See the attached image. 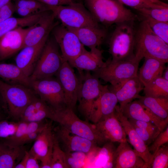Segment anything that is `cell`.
Returning a JSON list of instances; mask_svg holds the SVG:
<instances>
[{"label":"cell","instance_id":"obj_1","mask_svg":"<svg viewBox=\"0 0 168 168\" xmlns=\"http://www.w3.org/2000/svg\"><path fill=\"white\" fill-rule=\"evenodd\" d=\"M49 119L58 123L72 133L90 140L97 145L104 144L108 141L94 124L81 120L74 110L66 106L59 109H53Z\"/></svg>","mask_w":168,"mask_h":168},{"label":"cell","instance_id":"obj_2","mask_svg":"<svg viewBox=\"0 0 168 168\" xmlns=\"http://www.w3.org/2000/svg\"><path fill=\"white\" fill-rule=\"evenodd\" d=\"M135 49V56L140 61L144 58L151 57L168 62V44L143 19L136 30Z\"/></svg>","mask_w":168,"mask_h":168},{"label":"cell","instance_id":"obj_3","mask_svg":"<svg viewBox=\"0 0 168 168\" xmlns=\"http://www.w3.org/2000/svg\"><path fill=\"white\" fill-rule=\"evenodd\" d=\"M87 9L99 23L109 26L114 24L134 21L137 16L116 0H84Z\"/></svg>","mask_w":168,"mask_h":168},{"label":"cell","instance_id":"obj_4","mask_svg":"<svg viewBox=\"0 0 168 168\" xmlns=\"http://www.w3.org/2000/svg\"><path fill=\"white\" fill-rule=\"evenodd\" d=\"M134 21L116 24L109 41V52L114 61L129 59L135 56L136 30Z\"/></svg>","mask_w":168,"mask_h":168},{"label":"cell","instance_id":"obj_5","mask_svg":"<svg viewBox=\"0 0 168 168\" xmlns=\"http://www.w3.org/2000/svg\"><path fill=\"white\" fill-rule=\"evenodd\" d=\"M31 88L6 83L0 79V94L4 107L13 118L20 119L26 107L36 97Z\"/></svg>","mask_w":168,"mask_h":168},{"label":"cell","instance_id":"obj_6","mask_svg":"<svg viewBox=\"0 0 168 168\" xmlns=\"http://www.w3.org/2000/svg\"><path fill=\"white\" fill-rule=\"evenodd\" d=\"M59 48L53 36L49 37L30 77L31 81L56 75L63 61Z\"/></svg>","mask_w":168,"mask_h":168},{"label":"cell","instance_id":"obj_7","mask_svg":"<svg viewBox=\"0 0 168 168\" xmlns=\"http://www.w3.org/2000/svg\"><path fill=\"white\" fill-rule=\"evenodd\" d=\"M49 6L56 18L67 27L77 28L99 26L90 12L81 3L76 2L68 5Z\"/></svg>","mask_w":168,"mask_h":168},{"label":"cell","instance_id":"obj_8","mask_svg":"<svg viewBox=\"0 0 168 168\" xmlns=\"http://www.w3.org/2000/svg\"><path fill=\"white\" fill-rule=\"evenodd\" d=\"M140 60L134 56L126 60L114 61L110 59L105 65L94 71V76L111 85H114L138 76Z\"/></svg>","mask_w":168,"mask_h":168},{"label":"cell","instance_id":"obj_9","mask_svg":"<svg viewBox=\"0 0 168 168\" xmlns=\"http://www.w3.org/2000/svg\"><path fill=\"white\" fill-rule=\"evenodd\" d=\"M79 85L77 95L78 109L88 120L92 108L96 100L99 96L104 85L98 77L91 75L89 71L80 74Z\"/></svg>","mask_w":168,"mask_h":168},{"label":"cell","instance_id":"obj_10","mask_svg":"<svg viewBox=\"0 0 168 168\" xmlns=\"http://www.w3.org/2000/svg\"><path fill=\"white\" fill-rule=\"evenodd\" d=\"M31 82V88L50 107L57 109L66 106L63 91L57 78L52 77Z\"/></svg>","mask_w":168,"mask_h":168},{"label":"cell","instance_id":"obj_11","mask_svg":"<svg viewBox=\"0 0 168 168\" xmlns=\"http://www.w3.org/2000/svg\"><path fill=\"white\" fill-rule=\"evenodd\" d=\"M51 33L60 49L63 61L70 63L82 52L84 46L77 36L62 24L56 25Z\"/></svg>","mask_w":168,"mask_h":168},{"label":"cell","instance_id":"obj_12","mask_svg":"<svg viewBox=\"0 0 168 168\" xmlns=\"http://www.w3.org/2000/svg\"><path fill=\"white\" fill-rule=\"evenodd\" d=\"M73 68L68 62L63 60L56 75L63 91L66 106L74 110L77 101L79 79Z\"/></svg>","mask_w":168,"mask_h":168},{"label":"cell","instance_id":"obj_13","mask_svg":"<svg viewBox=\"0 0 168 168\" xmlns=\"http://www.w3.org/2000/svg\"><path fill=\"white\" fill-rule=\"evenodd\" d=\"M55 130V136L65 152H80L86 154L98 149L93 142L72 133L60 125Z\"/></svg>","mask_w":168,"mask_h":168},{"label":"cell","instance_id":"obj_14","mask_svg":"<svg viewBox=\"0 0 168 168\" xmlns=\"http://www.w3.org/2000/svg\"><path fill=\"white\" fill-rule=\"evenodd\" d=\"M109 90L115 95L121 111L128 103L140 96L139 93L144 86L138 76L108 86Z\"/></svg>","mask_w":168,"mask_h":168},{"label":"cell","instance_id":"obj_15","mask_svg":"<svg viewBox=\"0 0 168 168\" xmlns=\"http://www.w3.org/2000/svg\"><path fill=\"white\" fill-rule=\"evenodd\" d=\"M56 18L54 14L51 10L44 12L39 20L26 33L24 47L35 45L49 37L53 28L59 23L55 21Z\"/></svg>","mask_w":168,"mask_h":168},{"label":"cell","instance_id":"obj_16","mask_svg":"<svg viewBox=\"0 0 168 168\" xmlns=\"http://www.w3.org/2000/svg\"><path fill=\"white\" fill-rule=\"evenodd\" d=\"M117 117L122 125L129 142L138 155L144 161L146 168H150L153 156L149 151L148 147L136 132L133 126L120 111L119 106L117 105L115 110Z\"/></svg>","mask_w":168,"mask_h":168},{"label":"cell","instance_id":"obj_17","mask_svg":"<svg viewBox=\"0 0 168 168\" xmlns=\"http://www.w3.org/2000/svg\"><path fill=\"white\" fill-rule=\"evenodd\" d=\"M32 26L19 27L0 37V61L11 57L24 48L25 37Z\"/></svg>","mask_w":168,"mask_h":168},{"label":"cell","instance_id":"obj_18","mask_svg":"<svg viewBox=\"0 0 168 168\" xmlns=\"http://www.w3.org/2000/svg\"><path fill=\"white\" fill-rule=\"evenodd\" d=\"M121 111L128 119L153 123L161 131L167 126L168 117H159L138 100L132 101Z\"/></svg>","mask_w":168,"mask_h":168},{"label":"cell","instance_id":"obj_19","mask_svg":"<svg viewBox=\"0 0 168 168\" xmlns=\"http://www.w3.org/2000/svg\"><path fill=\"white\" fill-rule=\"evenodd\" d=\"M118 103L115 95L109 90L108 86H104L99 96L94 102L88 120L94 124L97 123L113 113Z\"/></svg>","mask_w":168,"mask_h":168},{"label":"cell","instance_id":"obj_20","mask_svg":"<svg viewBox=\"0 0 168 168\" xmlns=\"http://www.w3.org/2000/svg\"><path fill=\"white\" fill-rule=\"evenodd\" d=\"M94 125L108 141L119 143L127 142L126 134L115 110Z\"/></svg>","mask_w":168,"mask_h":168},{"label":"cell","instance_id":"obj_21","mask_svg":"<svg viewBox=\"0 0 168 168\" xmlns=\"http://www.w3.org/2000/svg\"><path fill=\"white\" fill-rule=\"evenodd\" d=\"M48 38L35 45L24 47L16 56L15 64L27 76L31 75Z\"/></svg>","mask_w":168,"mask_h":168},{"label":"cell","instance_id":"obj_22","mask_svg":"<svg viewBox=\"0 0 168 168\" xmlns=\"http://www.w3.org/2000/svg\"><path fill=\"white\" fill-rule=\"evenodd\" d=\"M106 63V62L103 61L102 50L95 48L88 51L84 47L80 54L69 64L76 68L80 74L83 70L96 71L104 66Z\"/></svg>","mask_w":168,"mask_h":168},{"label":"cell","instance_id":"obj_23","mask_svg":"<svg viewBox=\"0 0 168 168\" xmlns=\"http://www.w3.org/2000/svg\"><path fill=\"white\" fill-rule=\"evenodd\" d=\"M113 168H146L143 160L127 142L120 143L116 149Z\"/></svg>","mask_w":168,"mask_h":168},{"label":"cell","instance_id":"obj_24","mask_svg":"<svg viewBox=\"0 0 168 168\" xmlns=\"http://www.w3.org/2000/svg\"><path fill=\"white\" fill-rule=\"evenodd\" d=\"M54 137L51 124L46 123L35 140L29 152L39 161L46 156L52 154Z\"/></svg>","mask_w":168,"mask_h":168},{"label":"cell","instance_id":"obj_25","mask_svg":"<svg viewBox=\"0 0 168 168\" xmlns=\"http://www.w3.org/2000/svg\"><path fill=\"white\" fill-rule=\"evenodd\" d=\"M67 28L76 35L84 46L90 49L97 48L101 45L107 35L106 31L99 26L77 28Z\"/></svg>","mask_w":168,"mask_h":168},{"label":"cell","instance_id":"obj_26","mask_svg":"<svg viewBox=\"0 0 168 168\" xmlns=\"http://www.w3.org/2000/svg\"><path fill=\"white\" fill-rule=\"evenodd\" d=\"M138 76L144 87L156 78L162 76L165 63L156 58H145Z\"/></svg>","mask_w":168,"mask_h":168},{"label":"cell","instance_id":"obj_27","mask_svg":"<svg viewBox=\"0 0 168 168\" xmlns=\"http://www.w3.org/2000/svg\"><path fill=\"white\" fill-rule=\"evenodd\" d=\"M0 79L9 84L31 88L32 82L30 77L26 75L16 64L0 63Z\"/></svg>","mask_w":168,"mask_h":168},{"label":"cell","instance_id":"obj_28","mask_svg":"<svg viewBox=\"0 0 168 168\" xmlns=\"http://www.w3.org/2000/svg\"><path fill=\"white\" fill-rule=\"evenodd\" d=\"M23 146H10L0 143V168H15L16 160L25 153Z\"/></svg>","mask_w":168,"mask_h":168},{"label":"cell","instance_id":"obj_29","mask_svg":"<svg viewBox=\"0 0 168 168\" xmlns=\"http://www.w3.org/2000/svg\"><path fill=\"white\" fill-rule=\"evenodd\" d=\"M27 17H11L0 23V37L7 33L19 27H30L40 19L42 13Z\"/></svg>","mask_w":168,"mask_h":168},{"label":"cell","instance_id":"obj_30","mask_svg":"<svg viewBox=\"0 0 168 168\" xmlns=\"http://www.w3.org/2000/svg\"><path fill=\"white\" fill-rule=\"evenodd\" d=\"M138 100L159 117L165 119L168 117V97L141 96Z\"/></svg>","mask_w":168,"mask_h":168},{"label":"cell","instance_id":"obj_31","mask_svg":"<svg viewBox=\"0 0 168 168\" xmlns=\"http://www.w3.org/2000/svg\"><path fill=\"white\" fill-rule=\"evenodd\" d=\"M143 90L146 96L168 97V80L162 77L156 78L144 86Z\"/></svg>","mask_w":168,"mask_h":168},{"label":"cell","instance_id":"obj_32","mask_svg":"<svg viewBox=\"0 0 168 168\" xmlns=\"http://www.w3.org/2000/svg\"><path fill=\"white\" fill-rule=\"evenodd\" d=\"M140 16L154 33L168 44V22L156 21L145 15Z\"/></svg>","mask_w":168,"mask_h":168},{"label":"cell","instance_id":"obj_33","mask_svg":"<svg viewBox=\"0 0 168 168\" xmlns=\"http://www.w3.org/2000/svg\"><path fill=\"white\" fill-rule=\"evenodd\" d=\"M51 168H68L65 152L62 149L55 135L52 153Z\"/></svg>","mask_w":168,"mask_h":168},{"label":"cell","instance_id":"obj_34","mask_svg":"<svg viewBox=\"0 0 168 168\" xmlns=\"http://www.w3.org/2000/svg\"><path fill=\"white\" fill-rule=\"evenodd\" d=\"M140 15L148 16L156 21L168 22V7L143 8L136 10Z\"/></svg>","mask_w":168,"mask_h":168},{"label":"cell","instance_id":"obj_35","mask_svg":"<svg viewBox=\"0 0 168 168\" xmlns=\"http://www.w3.org/2000/svg\"><path fill=\"white\" fill-rule=\"evenodd\" d=\"M168 167V147L167 146L163 145L154 156L150 168H167Z\"/></svg>","mask_w":168,"mask_h":168},{"label":"cell","instance_id":"obj_36","mask_svg":"<svg viewBox=\"0 0 168 168\" xmlns=\"http://www.w3.org/2000/svg\"><path fill=\"white\" fill-rule=\"evenodd\" d=\"M15 7L27 8L39 14L50 10L49 7L37 0H18L15 2Z\"/></svg>","mask_w":168,"mask_h":168},{"label":"cell","instance_id":"obj_37","mask_svg":"<svg viewBox=\"0 0 168 168\" xmlns=\"http://www.w3.org/2000/svg\"><path fill=\"white\" fill-rule=\"evenodd\" d=\"M123 5L136 10L143 8H163L168 7L167 4H160L151 0H116Z\"/></svg>","mask_w":168,"mask_h":168},{"label":"cell","instance_id":"obj_38","mask_svg":"<svg viewBox=\"0 0 168 168\" xmlns=\"http://www.w3.org/2000/svg\"><path fill=\"white\" fill-rule=\"evenodd\" d=\"M65 153L68 168H79L83 166L86 153L80 152H65Z\"/></svg>","mask_w":168,"mask_h":168},{"label":"cell","instance_id":"obj_39","mask_svg":"<svg viewBox=\"0 0 168 168\" xmlns=\"http://www.w3.org/2000/svg\"><path fill=\"white\" fill-rule=\"evenodd\" d=\"M28 123V122L23 120L19 122L16 132L12 135L5 139L3 143L10 146H17L18 143L26 133Z\"/></svg>","mask_w":168,"mask_h":168},{"label":"cell","instance_id":"obj_40","mask_svg":"<svg viewBox=\"0 0 168 168\" xmlns=\"http://www.w3.org/2000/svg\"><path fill=\"white\" fill-rule=\"evenodd\" d=\"M18 122L10 121L4 119L0 120V138L5 139L12 135L16 130Z\"/></svg>","mask_w":168,"mask_h":168},{"label":"cell","instance_id":"obj_41","mask_svg":"<svg viewBox=\"0 0 168 168\" xmlns=\"http://www.w3.org/2000/svg\"><path fill=\"white\" fill-rule=\"evenodd\" d=\"M168 142V127L167 126L166 129L161 131L152 143V144L148 147L149 150L153 157L159 148Z\"/></svg>","mask_w":168,"mask_h":168},{"label":"cell","instance_id":"obj_42","mask_svg":"<svg viewBox=\"0 0 168 168\" xmlns=\"http://www.w3.org/2000/svg\"><path fill=\"white\" fill-rule=\"evenodd\" d=\"M132 125L139 136L148 147L152 143L160 133L150 132L140 128L135 125Z\"/></svg>","mask_w":168,"mask_h":168},{"label":"cell","instance_id":"obj_43","mask_svg":"<svg viewBox=\"0 0 168 168\" xmlns=\"http://www.w3.org/2000/svg\"><path fill=\"white\" fill-rule=\"evenodd\" d=\"M53 108L50 106L38 110L25 121L27 122H38L49 118Z\"/></svg>","mask_w":168,"mask_h":168},{"label":"cell","instance_id":"obj_44","mask_svg":"<svg viewBox=\"0 0 168 168\" xmlns=\"http://www.w3.org/2000/svg\"><path fill=\"white\" fill-rule=\"evenodd\" d=\"M128 119L132 124L135 125L141 128L153 132L160 133L161 131L156 125L150 122L136 120L131 119Z\"/></svg>","mask_w":168,"mask_h":168},{"label":"cell","instance_id":"obj_45","mask_svg":"<svg viewBox=\"0 0 168 168\" xmlns=\"http://www.w3.org/2000/svg\"><path fill=\"white\" fill-rule=\"evenodd\" d=\"M15 12V4L11 2L0 8V23L12 16Z\"/></svg>","mask_w":168,"mask_h":168},{"label":"cell","instance_id":"obj_46","mask_svg":"<svg viewBox=\"0 0 168 168\" xmlns=\"http://www.w3.org/2000/svg\"><path fill=\"white\" fill-rule=\"evenodd\" d=\"M45 125L43 128L37 131L25 134L18 143L17 146H23L25 144L35 141Z\"/></svg>","mask_w":168,"mask_h":168},{"label":"cell","instance_id":"obj_47","mask_svg":"<svg viewBox=\"0 0 168 168\" xmlns=\"http://www.w3.org/2000/svg\"><path fill=\"white\" fill-rule=\"evenodd\" d=\"M49 6H62L70 5L76 0H37Z\"/></svg>","mask_w":168,"mask_h":168},{"label":"cell","instance_id":"obj_48","mask_svg":"<svg viewBox=\"0 0 168 168\" xmlns=\"http://www.w3.org/2000/svg\"><path fill=\"white\" fill-rule=\"evenodd\" d=\"M30 154L28 159L26 168H40V165L39 163V161L35 156L31 154L29 151Z\"/></svg>","mask_w":168,"mask_h":168},{"label":"cell","instance_id":"obj_49","mask_svg":"<svg viewBox=\"0 0 168 168\" xmlns=\"http://www.w3.org/2000/svg\"><path fill=\"white\" fill-rule=\"evenodd\" d=\"M15 11L22 17H27L38 14L34 11L24 7H15Z\"/></svg>","mask_w":168,"mask_h":168},{"label":"cell","instance_id":"obj_50","mask_svg":"<svg viewBox=\"0 0 168 168\" xmlns=\"http://www.w3.org/2000/svg\"><path fill=\"white\" fill-rule=\"evenodd\" d=\"M30 154L28 152H25L21 161L15 166V168H26V166Z\"/></svg>","mask_w":168,"mask_h":168},{"label":"cell","instance_id":"obj_51","mask_svg":"<svg viewBox=\"0 0 168 168\" xmlns=\"http://www.w3.org/2000/svg\"><path fill=\"white\" fill-rule=\"evenodd\" d=\"M165 79L168 80V67H166L164 70L162 76Z\"/></svg>","mask_w":168,"mask_h":168},{"label":"cell","instance_id":"obj_52","mask_svg":"<svg viewBox=\"0 0 168 168\" xmlns=\"http://www.w3.org/2000/svg\"><path fill=\"white\" fill-rule=\"evenodd\" d=\"M12 0H0V8L11 2Z\"/></svg>","mask_w":168,"mask_h":168},{"label":"cell","instance_id":"obj_53","mask_svg":"<svg viewBox=\"0 0 168 168\" xmlns=\"http://www.w3.org/2000/svg\"><path fill=\"white\" fill-rule=\"evenodd\" d=\"M151 1H152L155 2H156V3H159V4H165L166 3L163 2H162V1H161L160 0H151Z\"/></svg>","mask_w":168,"mask_h":168},{"label":"cell","instance_id":"obj_54","mask_svg":"<svg viewBox=\"0 0 168 168\" xmlns=\"http://www.w3.org/2000/svg\"><path fill=\"white\" fill-rule=\"evenodd\" d=\"M4 119V116L0 111V120Z\"/></svg>","mask_w":168,"mask_h":168},{"label":"cell","instance_id":"obj_55","mask_svg":"<svg viewBox=\"0 0 168 168\" xmlns=\"http://www.w3.org/2000/svg\"><path fill=\"white\" fill-rule=\"evenodd\" d=\"M1 103H2L3 104V101H2L1 96V95L0 94V105L1 104Z\"/></svg>","mask_w":168,"mask_h":168},{"label":"cell","instance_id":"obj_56","mask_svg":"<svg viewBox=\"0 0 168 168\" xmlns=\"http://www.w3.org/2000/svg\"><path fill=\"white\" fill-rule=\"evenodd\" d=\"M17 0H14L15 2H16V1H17Z\"/></svg>","mask_w":168,"mask_h":168}]
</instances>
